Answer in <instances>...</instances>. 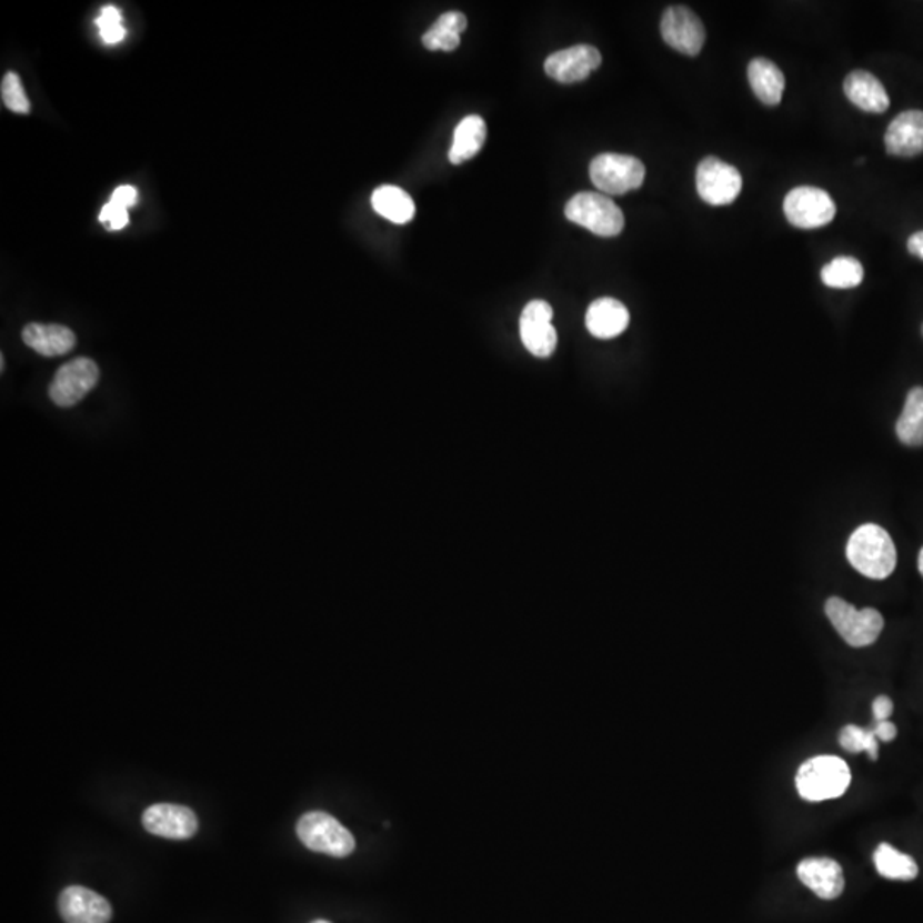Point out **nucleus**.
<instances>
[{
	"mask_svg": "<svg viewBox=\"0 0 923 923\" xmlns=\"http://www.w3.org/2000/svg\"><path fill=\"white\" fill-rule=\"evenodd\" d=\"M564 214L571 223L586 228L602 238L618 237L624 228L623 211L612 199L602 193H576L568 201Z\"/></svg>",
	"mask_w": 923,
	"mask_h": 923,
	"instance_id": "4",
	"label": "nucleus"
},
{
	"mask_svg": "<svg viewBox=\"0 0 923 923\" xmlns=\"http://www.w3.org/2000/svg\"><path fill=\"white\" fill-rule=\"evenodd\" d=\"M852 782L849 764L839 756H816L799 768L795 786L804 801L823 802L839 799Z\"/></svg>",
	"mask_w": 923,
	"mask_h": 923,
	"instance_id": "2",
	"label": "nucleus"
},
{
	"mask_svg": "<svg viewBox=\"0 0 923 923\" xmlns=\"http://www.w3.org/2000/svg\"><path fill=\"white\" fill-rule=\"evenodd\" d=\"M919 570H920V573H922V576H923V548H922V551H920V554H919Z\"/></svg>",
	"mask_w": 923,
	"mask_h": 923,
	"instance_id": "35",
	"label": "nucleus"
},
{
	"mask_svg": "<svg viewBox=\"0 0 923 923\" xmlns=\"http://www.w3.org/2000/svg\"><path fill=\"white\" fill-rule=\"evenodd\" d=\"M821 279L827 288L852 290L864 279V268L855 257H836L824 265Z\"/></svg>",
	"mask_w": 923,
	"mask_h": 923,
	"instance_id": "26",
	"label": "nucleus"
},
{
	"mask_svg": "<svg viewBox=\"0 0 923 923\" xmlns=\"http://www.w3.org/2000/svg\"><path fill=\"white\" fill-rule=\"evenodd\" d=\"M486 134V122L481 117H465L457 126L455 134H453V144L449 152L450 161L453 164H460L474 158L481 151L482 146H484Z\"/></svg>",
	"mask_w": 923,
	"mask_h": 923,
	"instance_id": "21",
	"label": "nucleus"
},
{
	"mask_svg": "<svg viewBox=\"0 0 923 923\" xmlns=\"http://www.w3.org/2000/svg\"><path fill=\"white\" fill-rule=\"evenodd\" d=\"M909 252L923 260V231L909 238Z\"/></svg>",
	"mask_w": 923,
	"mask_h": 923,
	"instance_id": "34",
	"label": "nucleus"
},
{
	"mask_svg": "<svg viewBox=\"0 0 923 923\" xmlns=\"http://www.w3.org/2000/svg\"><path fill=\"white\" fill-rule=\"evenodd\" d=\"M0 94H2V103L9 108L11 112L19 113V116H27L30 113L31 103L24 93L23 82L14 72H8L2 79L0 86Z\"/></svg>",
	"mask_w": 923,
	"mask_h": 923,
	"instance_id": "28",
	"label": "nucleus"
},
{
	"mask_svg": "<svg viewBox=\"0 0 923 923\" xmlns=\"http://www.w3.org/2000/svg\"><path fill=\"white\" fill-rule=\"evenodd\" d=\"M59 912L66 923H108L112 905L107 897L82 886H69L60 893Z\"/></svg>",
	"mask_w": 923,
	"mask_h": 923,
	"instance_id": "14",
	"label": "nucleus"
},
{
	"mask_svg": "<svg viewBox=\"0 0 923 923\" xmlns=\"http://www.w3.org/2000/svg\"><path fill=\"white\" fill-rule=\"evenodd\" d=\"M874 864L879 874L893 881H913L919 875V865L913 856L897 852L887 843H881L875 850Z\"/></svg>",
	"mask_w": 923,
	"mask_h": 923,
	"instance_id": "25",
	"label": "nucleus"
},
{
	"mask_svg": "<svg viewBox=\"0 0 923 923\" xmlns=\"http://www.w3.org/2000/svg\"><path fill=\"white\" fill-rule=\"evenodd\" d=\"M297 833L308 850L338 859L351 855L357 849L353 833L327 812L313 811L303 814L298 821Z\"/></svg>",
	"mask_w": 923,
	"mask_h": 923,
	"instance_id": "5",
	"label": "nucleus"
},
{
	"mask_svg": "<svg viewBox=\"0 0 923 923\" xmlns=\"http://www.w3.org/2000/svg\"><path fill=\"white\" fill-rule=\"evenodd\" d=\"M872 731H874L877 741L891 742L894 741V738H896L897 729L894 723L890 722V720H884V722H875Z\"/></svg>",
	"mask_w": 923,
	"mask_h": 923,
	"instance_id": "33",
	"label": "nucleus"
},
{
	"mask_svg": "<svg viewBox=\"0 0 923 923\" xmlns=\"http://www.w3.org/2000/svg\"><path fill=\"white\" fill-rule=\"evenodd\" d=\"M846 558L861 575L884 580L893 575L896 568V545L883 526L865 523L850 538Z\"/></svg>",
	"mask_w": 923,
	"mask_h": 923,
	"instance_id": "1",
	"label": "nucleus"
},
{
	"mask_svg": "<svg viewBox=\"0 0 923 923\" xmlns=\"http://www.w3.org/2000/svg\"><path fill=\"white\" fill-rule=\"evenodd\" d=\"M23 341L34 353L47 358L68 354L78 344L74 332L57 323H30L24 327Z\"/></svg>",
	"mask_w": 923,
	"mask_h": 923,
	"instance_id": "18",
	"label": "nucleus"
},
{
	"mask_svg": "<svg viewBox=\"0 0 923 923\" xmlns=\"http://www.w3.org/2000/svg\"><path fill=\"white\" fill-rule=\"evenodd\" d=\"M468 28V18L459 11L445 12L434 21L433 27L423 34V46L428 50L453 52L460 46V34Z\"/></svg>",
	"mask_w": 923,
	"mask_h": 923,
	"instance_id": "22",
	"label": "nucleus"
},
{
	"mask_svg": "<svg viewBox=\"0 0 923 923\" xmlns=\"http://www.w3.org/2000/svg\"><path fill=\"white\" fill-rule=\"evenodd\" d=\"M840 745L849 753H865L869 754L872 761L879 758L877 738H875L872 729L856 728V725H846L840 732Z\"/></svg>",
	"mask_w": 923,
	"mask_h": 923,
	"instance_id": "27",
	"label": "nucleus"
},
{
	"mask_svg": "<svg viewBox=\"0 0 923 923\" xmlns=\"http://www.w3.org/2000/svg\"><path fill=\"white\" fill-rule=\"evenodd\" d=\"M113 204L120 205V208L129 209L138 202V190L134 187L130 185H122L113 192L112 201Z\"/></svg>",
	"mask_w": 923,
	"mask_h": 923,
	"instance_id": "31",
	"label": "nucleus"
},
{
	"mask_svg": "<svg viewBox=\"0 0 923 923\" xmlns=\"http://www.w3.org/2000/svg\"><path fill=\"white\" fill-rule=\"evenodd\" d=\"M824 611L834 630L839 631L840 636L853 649L872 645L877 642L879 634L883 633L884 618L875 609L859 611L843 599L830 598Z\"/></svg>",
	"mask_w": 923,
	"mask_h": 923,
	"instance_id": "3",
	"label": "nucleus"
},
{
	"mask_svg": "<svg viewBox=\"0 0 923 923\" xmlns=\"http://www.w3.org/2000/svg\"><path fill=\"white\" fill-rule=\"evenodd\" d=\"M748 79H750L751 88H753L754 94L761 103L775 107L782 101L783 91H785V76L772 60H751L750 66H748Z\"/></svg>",
	"mask_w": 923,
	"mask_h": 923,
	"instance_id": "20",
	"label": "nucleus"
},
{
	"mask_svg": "<svg viewBox=\"0 0 923 923\" xmlns=\"http://www.w3.org/2000/svg\"><path fill=\"white\" fill-rule=\"evenodd\" d=\"M901 443L909 447L923 445V389L915 387L906 395L905 408L896 423Z\"/></svg>",
	"mask_w": 923,
	"mask_h": 923,
	"instance_id": "24",
	"label": "nucleus"
},
{
	"mask_svg": "<svg viewBox=\"0 0 923 923\" xmlns=\"http://www.w3.org/2000/svg\"><path fill=\"white\" fill-rule=\"evenodd\" d=\"M553 308L548 301L534 300L523 308L520 338L529 353L549 358L556 351L558 334L553 327Z\"/></svg>",
	"mask_w": 923,
	"mask_h": 923,
	"instance_id": "10",
	"label": "nucleus"
},
{
	"mask_svg": "<svg viewBox=\"0 0 923 923\" xmlns=\"http://www.w3.org/2000/svg\"><path fill=\"white\" fill-rule=\"evenodd\" d=\"M783 212L792 227L814 230L833 221L836 205L826 190L804 185L786 193Z\"/></svg>",
	"mask_w": 923,
	"mask_h": 923,
	"instance_id": "7",
	"label": "nucleus"
},
{
	"mask_svg": "<svg viewBox=\"0 0 923 923\" xmlns=\"http://www.w3.org/2000/svg\"><path fill=\"white\" fill-rule=\"evenodd\" d=\"M696 189L706 204H732L741 193L742 177L738 168L719 158L709 157L698 164Z\"/></svg>",
	"mask_w": 923,
	"mask_h": 923,
	"instance_id": "9",
	"label": "nucleus"
},
{
	"mask_svg": "<svg viewBox=\"0 0 923 923\" xmlns=\"http://www.w3.org/2000/svg\"><path fill=\"white\" fill-rule=\"evenodd\" d=\"M893 701H891L890 698H875L874 703H872V712H874L875 722H884V720H890V716L893 715Z\"/></svg>",
	"mask_w": 923,
	"mask_h": 923,
	"instance_id": "32",
	"label": "nucleus"
},
{
	"mask_svg": "<svg viewBox=\"0 0 923 923\" xmlns=\"http://www.w3.org/2000/svg\"><path fill=\"white\" fill-rule=\"evenodd\" d=\"M797 875L805 887L823 900H836L845 890L842 865L831 859H804L797 865Z\"/></svg>",
	"mask_w": 923,
	"mask_h": 923,
	"instance_id": "16",
	"label": "nucleus"
},
{
	"mask_svg": "<svg viewBox=\"0 0 923 923\" xmlns=\"http://www.w3.org/2000/svg\"><path fill=\"white\" fill-rule=\"evenodd\" d=\"M312 923H331V922H327V920H315V922H312Z\"/></svg>",
	"mask_w": 923,
	"mask_h": 923,
	"instance_id": "36",
	"label": "nucleus"
},
{
	"mask_svg": "<svg viewBox=\"0 0 923 923\" xmlns=\"http://www.w3.org/2000/svg\"><path fill=\"white\" fill-rule=\"evenodd\" d=\"M142 826L161 839L187 840L199 830V820L185 805L154 804L142 814Z\"/></svg>",
	"mask_w": 923,
	"mask_h": 923,
	"instance_id": "12",
	"label": "nucleus"
},
{
	"mask_svg": "<svg viewBox=\"0 0 923 923\" xmlns=\"http://www.w3.org/2000/svg\"><path fill=\"white\" fill-rule=\"evenodd\" d=\"M590 180L609 195H623L643 185L645 167L639 158L605 152L590 163Z\"/></svg>",
	"mask_w": 923,
	"mask_h": 923,
	"instance_id": "6",
	"label": "nucleus"
},
{
	"mask_svg": "<svg viewBox=\"0 0 923 923\" xmlns=\"http://www.w3.org/2000/svg\"><path fill=\"white\" fill-rule=\"evenodd\" d=\"M661 33L671 49L684 56H698L705 46V27L701 23V19L684 6H674L664 12Z\"/></svg>",
	"mask_w": 923,
	"mask_h": 923,
	"instance_id": "11",
	"label": "nucleus"
},
{
	"mask_svg": "<svg viewBox=\"0 0 923 923\" xmlns=\"http://www.w3.org/2000/svg\"><path fill=\"white\" fill-rule=\"evenodd\" d=\"M845 97L867 113H884L890 108V97L883 82L867 71H853L843 82Z\"/></svg>",
	"mask_w": 923,
	"mask_h": 923,
	"instance_id": "19",
	"label": "nucleus"
},
{
	"mask_svg": "<svg viewBox=\"0 0 923 923\" xmlns=\"http://www.w3.org/2000/svg\"><path fill=\"white\" fill-rule=\"evenodd\" d=\"M120 21H122L120 11L113 8V6L103 8L100 18L97 19V24L101 30V38H103L104 43H108V46H116V43H119V41L126 38V30H123Z\"/></svg>",
	"mask_w": 923,
	"mask_h": 923,
	"instance_id": "29",
	"label": "nucleus"
},
{
	"mask_svg": "<svg viewBox=\"0 0 923 923\" xmlns=\"http://www.w3.org/2000/svg\"><path fill=\"white\" fill-rule=\"evenodd\" d=\"M884 144L891 157L913 158L923 152V112L900 113L887 127Z\"/></svg>",
	"mask_w": 923,
	"mask_h": 923,
	"instance_id": "15",
	"label": "nucleus"
},
{
	"mask_svg": "<svg viewBox=\"0 0 923 923\" xmlns=\"http://www.w3.org/2000/svg\"><path fill=\"white\" fill-rule=\"evenodd\" d=\"M100 221L101 223L110 224V227H108L110 230H122V228H126L127 223H129V212H127V209L113 204V202H108V204L101 209Z\"/></svg>",
	"mask_w": 923,
	"mask_h": 923,
	"instance_id": "30",
	"label": "nucleus"
},
{
	"mask_svg": "<svg viewBox=\"0 0 923 923\" xmlns=\"http://www.w3.org/2000/svg\"><path fill=\"white\" fill-rule=\"evenodd\" d=\"M585 325L593 338H618L630 325V312L614 298H599L586 310Z\"/></svg>",
	"mask_w": 923,
	"mask_h": 923,
	"instance_id": "17",
	"label": "nucleus"
},
{
	"mask_svg": "<svg viewBox=\"0 0 923 923\" xmlns=\"http://www.w3.org/2000/svg\"><path fill=\"white\" fill-rule=\"evenodd\" d=\"M373 209L395 224H408L415 214L414 201L399 187L383 185L371 197Z\"/></svg>",
	"mask_w": 923,
	"mask_h": 923,
	"instance_id": "23",
	"label": "nucleus"
},
{
	"mask_svg": "<svg viewBox=\"0 0 923 923\" xmlns=\"http://www.w3.org/2000/svg\"><path fill=\"white\" fill-rule=\"evenodd\" d=\"M602 56L595 47L575 46L549 56L544 71L554 81L571 84L585 81L595 69L601 68Z\"/></svg>",
	"mask_w": 923,
	"mask_h": 923,
	"instance_id": "13",
	"label": "nucleus"
},
{
	"mask_svg": "<svg viewBox=\"0 0 923 923\" xmlns=\"http://www.w3.org/2000/svg\"><path fill=\"white\" fill-rule=\"evenodd\" d=\"M100 368L90 358H78L57 370L49 387V398L59 408H72L97 387Z\"/></svg>",
	"mask_w": 923,
	"mask_h": 923,
	"instance_id": "8",
	"label": "nucleus"
}]
</instances>
